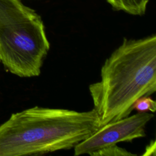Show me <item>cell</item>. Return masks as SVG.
<instances>
[{
  "mask_svg": "<svg viewBox=\"0 0 156 156\" xmlns=\"http://www.w3.org/2000/svg\"><path fill=\"white\" fill-rule=\"evenodd\" d=\"M89 85L100 127L130 115L135 102L156 91V35L124 38Z\"/></svg>",
  "mask_w": 156,
  "mask_h": 156,
  "instance_id": "1",
  "label": "cell"
},
{
  "mask_svg": "<svg viewBox=\"0 0 156 156\" xmlns=\"http://www.w3.org/2000/svg\"><path fill=\"white\" fill-rule=\"evenodd\" d=\"M100 127L90 111L34 106L0 126V156L38 155L73 149Z\"/></svg>",
  "mask_w": 156,
  "mask_h": 156,
  "instance_id": "2",
  "label": "cell"
},
{
  "mask_svg": "<svg viewBox=\"0 0 156 156\" xmlns=\"http://www.w3.org/2000/svg\"><path fill=\"white\" fill-rule=\"evenodd\" d=\"M49 49L40 15L21 0H0V59L6 71L38 76Z\"/></svg>",
  "mask_w": 156,
  "mask_h": 156,
  "instance_id": "3",
  "label": "cell"
},
{
  "mask_svg": "<svg viewBox=\"0 0 156 156\" xmlns=\"http://www.w3.org/2000/svg\"><path fill=\"white\" fill-rule=\"evenodd\" d=\"M153 117L151 113L138 112L106 124L77 144L73 148L74 155H90L110 145L143 138L146 136V126Z\"/></svg>",
  "mask_w": 156,
  "mask_h": 156,
  "instance_id": "4",
  "label": "cell"
},
{
  "mask_svg": "<svg viewBox=\"0 0 156 156\" xmlns=\"http://www.w3.org/2000/svg\"><path fill=\"white\" fill-rule=\"evenodd\" d=\"M149 0H106L114 10L123 11L135 16H142Z\"/></svg>",
  "mask_w": 156,
  "mask_h": 156,
  "instance_id": "5",
  "label": "cell"
},
{
  "mask_svg": "<svg viewBox=\"0 0 156 156\" xmlns=\"http://www.w3.org/2000/svg\"><path fill=\"white\" fill-rule=\"evenodd\" d=\"M91 156H136L135 154H133L126 149L119 147L117 144L110 145L103 147L98 151L91 154Z\"/></svg>",
  "mask_w": 156,
  "mask_h": 156,
  "instance_id": "6",
  "label": "cell"
},
{
  "mask_svg": "<svg viewBox=\"0 0 156 156\" xmlns=\"http://www.w3.org/2000/svg\"><path fill=\"white\" fill-rule=\"evenodd\" d=\"M133 110L138 112H155L156 110V102L150 96H143L138 99L133 105Z\"/></svg>",
  "mask_w": 156,
  "mask_h": 156,
  "instance_id": "7",
  "label": "cell"
},
{
  "mask_svg": "<svg viewBox=\"0 0 156 156\" xmlns=\"http://www.w3.org/2000/svg\"><path fill=\"white\" fill-rule=\"evenodd\" d=\"M143 155H155V141L152 140L148 145L146 146L144 151V153Z\"/></svg>",
  "mask_w": 156,
  "mask_h": 156,
  "instance_id": "8",
  "label": "cell"
},
{
  "mask_svg": "<svg viewBox=\"0 0 156 156\" xmlns=\"http://www.w3.org/2000/svg\"><path fill=\"white\" fill-rule=\"evenodd\" d=\"M0 63H1V59H0Z\"/></svg>",
  "mask_w": 156,
  "mask_h": 156,
  "instance_id": "9",
  "label": "cell"
}]
</instances>
